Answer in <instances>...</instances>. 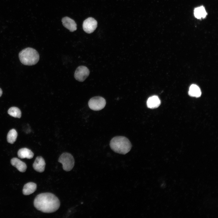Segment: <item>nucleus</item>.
Here are the masks:
<instances>
[{
  "mask_svg": "<svg viewBox=\"0 0 218 218\" xmlns=\"http://www.w3.org/2000/svg\"><path fill=\"white\" fill-rule=\"evenodd\" d=\"M60 203L58 198L50 193H40L37 195L34 201L35 207L38 210L45 213L55 212L59 208Z\"/></svg>",
  "mask_w": 218,
  "mask_h": 218,
  "instance_id": "1",
  "label": "nucleus"
},
{
  "mask_svg": "<svg viewBox=\"0 0 218 218\" xmlns=\"http://www.w3.org/2000/svg\"><path fill=\"white\" fill-rule=\"evenodd\" d=\"M110 145L111 149L116 153L125 154L130 150L132 145L129 140L123 136H116L111 140Z\"/></svg>",
  "mask_w": 218,
  "mask_h": 218,
  "instance_id": "2",
  "label": "nucleus"
},
{
  "mask_svg": "<svg viewBox=\"0 0 218 218\" xmlns=\"http://www.w3.org/2000/svg\"><path fill=\"white\" fill-rule=\"evenodd\" d=\"M19 58L22 64L31 66L37 63L39 59V56L36 50L32 48H28L19 52Z\"/></svg>",
  "mask_w": 218,
  "mask_h": 218,
  "instance_id": "3",
  "label": "nucleus"
},
{
  "mask_svg": "<svg viewBox=\"0 0 218 218\" xmlns=\"http://www.w3.org/2000/svg\"><path fill=\"white\" fill-rule=\"evenodd\" d=\"M58 161L62 165L63 170L66 171H71L74 164V160L70 154L65 152L62 153L60 156Z\"/></svg>",
  "mask_w": 218,
  "mask_h": 218,
  "instance_id": "4",
  "label": "nucleus"
},
{
  "mask_svg": "<svg viewBox=\"0 0 218 218\" xmlns=\"http://www.w3.org/2000/svg\"><path fill=\"white\" fill-rule=\"evenodd\" d=\"M105 99L100 96H96L91 98L88 102L90 108L93 110L98 111L102 110L105 106Z\"/></svg>",
  "mask_w": 218,
  "mask_h": 218,
  "instance_id": "5",
  "label": "nucleus"
},
{
  "mask_svg": "<svg viewBox=\"0 0 218 218\" xmlns=\"http://www.w3.org/2000/svg\"><path fill=\"white\" fill-rule=\"evenodd\" d=\"M90 74L89 69L86 66H80L76 70L74 74L75 78L80 82L84 81Z\"/></svg>",
  "mask_w": 218,
  "mask_h": 218,
  "instance_id": "6",
  "label": "nucleus"
},
{
  "mask_svg": "<svg viewBox=\"0 0 218 218\" xmlns=\"http://www.w3.org/2000/svg\"><path fill=\"white\" fill-rule=\"evenodd\" d=\"M97 26V22L94 18L89 17L85 19L83 24V28L86 33L90 34L95 30Z\"/></svg>",
  "mask_w": 218,
  "mask_h": 218,
  "instance_id": "7",
  "label": "nucleus"
},
{
  "mask_svg": "<svg viewBox=\"0 0 218 218\" xmlns=\"http://www.w3.org/2000/svg\"><path fill=\"white\" fill-rule=\"evenodd\" d=\"M46 164L44 159L41 156H38L36 157L33 164V167L36 171L42 173L44 171Z\"/></svg>",
  "mask_w": 218,
  "mask_h": 218,
  "instance_id": "8",
  "label": "nucleus"
},
{
  "mask_svg": "<svg viewBox=\"0 0 218 218\" xmlns=\"http://www.w3.org/2000/svg\"><path fill=\"white\" fill-rule=\"evenodd\" d=\"M62 22L63 26L70 31L73 32L77 29L75 21L70 18L65 17L62 18Z\"/></svg>",
  "mask_w": 218,
  "mask_h": 218,
  "instance_id": "9",
  "label": "nucleus"
},
{
  "mask_svg": "<svg viewBox=\"0 0 218 218\" xmlns=\"http://www.w3.org/2000/svg\"><path fill=\"white\" fill-rule=\"evenodd\" d=\"M11 163L13 166L21 172H24L26 170L27 167L26 164L18 158H12L11 160Z\"/></svg>",
  "mask_w": 218,
  "mask_h": 218,
  "instance_id": "10",
  "label": "nucleus"
},
{
  "mask_svg": "<svg viewBox=\"0 0 218 218\" xmlns=\"http://www.w3.org/2000/svg\"><path fill=\"white\" fill-rule=\"evenodd\" d=\"M160 104V101L158 97L154 95L149 97L147 102V104L148 108L154 109L158 107Z\"/></svg>",
  "mask_w": 218,
  "mask_h": 218,
  "instance_id": "11",
  "label": "nucleus"
},
{
  "mask_svg": "<svg viewBox=\"0 0 218 218\" xmlns=\"http://www.w3.org/2000/svg\"><path fill=\"white\" fill-rule=\"evenodd\" d=\"M37 189L36 183L31 182L25 184L24 186L22 193L24 195H28L33 193Z\"/></svg>",
  "mask_w": 218,
  "mask_h": 218,
  "instance_id": "12",
  "label": "nucleus"
},
{
  "mask_svg": "<svg viewBox=\"0 0 218 218\" xmlns=\"http://www.w3.org/2000/svg\"><path fill=\"white\" fill-rule=\"evenodd\" d=\"M18 157L21 158H26L28 159L32 158L34 154L30 149L26 148H22L19 149L18 152Z\"/></svg>",
  "mask_w": 218,
  "mask_h": 218,
  "instance_id": "13",
  "label": "nucleus"
},
{
  "mask_svg": "<svg viewBox=\"0 0 218 218\" xmlns=\"http://www.w3.org/2000/svg\"><path fill=\"white\" fill-rule=\"evenodd\" d=\"M201 94L200 88L196 85L192 84L190 87L189 94L192 97H200Z\"/></svg>",
  "mask_w": 218,
  "mask_h": 218,
  "instance_id": "14",
  "label": "nucleus"
},
{
  "mask_svg": "<svg viewBox=\"0 0 218 218\" xmlns=\"http://www.w3.org/2000/svg\"><path fill=\"white\" fill-rule=\"evenodd\" d=\"M206 14L205 9L203 6L197 8L194 10V16L197 18H204L206 16Z\"/></svg>",
  "mask_w": 218,
  "mask_h": 218,
  "instance_id": "15",
  "label": "nucleus"
},
{
  "mask_svg": "<svg viewBox=\"0 0 218 218\" xmlns=\"http://www.w3.org/2000/svg\"><path fill=\"white\" fill-rule=\"evenodd\" d=\"M17 135V133L15 129L10 130L7 134V141L11 144H13L16 140Z\"/></svg>",
  "mask_w": 218,
  "mask_h": 218,
  "instance_id": "16",
  "label": "nucleus"
},
{
  "mask_svg": "<svg viewBox=\"0 0 218 218\" xmlns=\"http://www.w3.org/2000/svg\"><path fill=\"white\" fill-rule=\"evenodd\" d=\"M8 112L9 115L15 118H20L21 116V112L20 109L17 107H12L10 108Z\"/></svg>",
  "mask_w": 218,
  "mask_h": 218,
  "instance_id": "17",
  "label": "nucleus"
},
{
  "mask_svg": "<svg viewBox=\"0 0 218 218\" xmlns=\"http://www.w3.org/2000/svg\"><path fill=\"white\" fill-rule=\"evenodd\" d=\"M2 89L0 88V97L2 96Z\"/></svg>",
  "mask_w": 218,
  "mask_h": 218,
  "instance_id": "18",
  "label": "nucleus"
}]
</instances>
